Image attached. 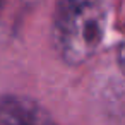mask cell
<instances>
[{
    "label": "cell",
    "mask_w": 125,
    "mask_h": 125,
    "mask_svg": "<svg viewBox=\"0 0 125 125\" xmlns=\"http://www.w3.org/2000/svg\"><path fill=\"white\" fill-rule=\"evenodd\" d=\"M0 125H58L50 111L38 101L21 96L7 94L0 99Z\"/></svg>",
    "instance_id": "cell-2"
},
{
    "label": "cell",
    "mask_w": 125,
    "mask_h": 125,
    "mask_svg": "<svg viewBox=\"0 0 125 125\" xmlns=\"http://www.w3.org/2000/svg\"><path fill=\"white\" fill-rule=\"evenodd\" d=\"M108 26V4L63 0L53 17V45L67 65L86 63L103 43Z\"/></svg>",
    "instance_id": "cell-1"
},
{
    "label": "cell",
    "mask_w": 125,
    "mask_h": 125,
    "mask_svg": "<svg viewBox=\"0 0 125 125\" xmlns=\"http://www.w3.org/2000/svg\"><path fill=\"white\" fill-rule=\"evenodd\" d=\"M118 63H120V67H122L123 72H125V43L122 45V48H120V52H118Z\"/></svg>",
    "instance_id": "cell-3"
}]
</instances>
